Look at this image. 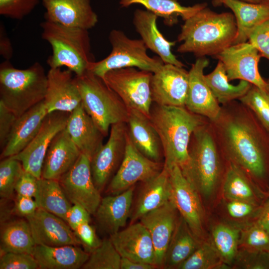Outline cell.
I'll return each mask as SVG.
<instances>
[{"mask_svg":"<svg viewBox=\"0 0 269 269\" xmlns=\"http://www.w3.org/2000/svg\"><path fill=\"white\" fill-rule=\"evenodd\" d=\"M238 109L222 108L211 122L219 147L229 162L246 171L263 190L269 189V132L249 108Z\"/></svg>","mask_w":269,"mask_h":269,"instance_id":"obj_1","label":"cell"},{"mask_svg":"<svg viewBox=\"0 0 269 269\" xmlns=\"http://www.w3.org/2000/svg\"><path fill=\"white\" fill-rule=\"evenodd\" d=\"M237 27L233 13L215 12L207 6L184 21L177 41V51L199 57L216 56L233 44Z\"/></svg>","mask_w":269,"mask_h":269,"instance_id":"obj_2","label":"cell"},{"mask_svg":"<svg viewBox=\"0 0 269 269\" xmlns=\"http://www.w3.org/2000/svg\"><path fill=\"white\" fill-rule=\"evenodd\" d=\"M149 120L161 141L164 166H183L188 159V147L196 129L206 122L205 118L185 107L162 106L152 103Z\"/></svg>","mask_w":269,"mask_h":269,"instance_id":"obj_3","label":"cell"},{"mask_svg":"<svg viewBox=\"0 0 269 269\" xmlns=\"http://www.w3.org/2000/svg\"><path fill=\"white\" fill-rule=\"evenodd\" d=\"M220 150L211 124L205 122L193 133L188 159L180 167L184 177L205 198L214 193L221 177Z\"/></svg>","mask_w":269,"mask_h":269,"instance_id":"obj_4","label":"cell"},{"mask_svg":"<svg viewBox=\"0 0 269 269\" xmlns=\"http://www.w3.org/2000/svg\"><path fill=\"white\" fill-rule=\"evenodd\" d=\"M47 85V75L38 62L24 69L9 60L0 65V102L17 118L44 100Z\"/></svg>","mask_w":269,"mask_h":269,"instance_id":"obj_5","label":"cell"},{"mask_svg":"<svg viewBox=\"0 0 269 269\" xmlns=\"http://www.w3.org/2000/svg\"><path fill=\"white\" fill-rule=\"evenodd\" d=\"M40 26L42 38L52 48V54L47 60L50 68L66 67L76 76H80L95 61L91 52L88 30L47 20L42 22Z\"/></svg>","mask_w":269,"mask_h":269,"instance_id":"obj_6","label":"cell"},{"mask_svg":"<svg viewBox=\"0 0 269 269\" xmlns=\"http://www.w3.org/2000/svg\"><path fill=\"white\" fill-rule=\"evenodd\" d=\"M75 77L81 104L104 136L112 125L128 122L129 109L102 78L88 70Z\"/></svg>","mask_w":269,"mask_h":269,"instance_id":"obj_7","label":"cell"},{"mask_svg":"<svg viewBox=\"0 0 269 269\" xmlns=\"http://www.w3.org/2000/svg\"><path fill=\"white\" fill-rule=\"evenodd\" d=\"M109 40L112 46L110 53L101 60L92 62L88 69L102 79L110 70L128 67L153 73L164 64L159 57H151L147 54L148 49L141 39H131L121 30H112Z\"/></svg>","mask_w":269,"mask_h":269,"instance_id":"obj_8","label":"cell"},{"mask_svg":"<svg viewBox=\"0 0 269 269\" xmlns=\"http://www.w3.org/2000/svg\"><path fill=\"white\" fill-rule=\"evenodd\" d=\"M153 73L135 67L109 71L103 79L129 110H135L149 118L152 104L151 79Z\"/></svg>","mask_w":269,"mask_h":269,"instance_id":"obj_9","label":"cell"},{"mask_svg":"<svg viewBox=\"0 0 269 269\" xmlns=\"http://www.w3.org/2000/svg\"><path fill=\"white\" fill-rule=\"evenodd\" d=\"M128 136L126 123L112 125L107 141L97 150L90 160L94 183L100 192L105 188L122 162Z\"/></svg>","mask_w":269,"mask_h":269,"instance_id":"obj_10","label":"cell"},{"mask_svg":"<svg viewBox=\"0 0 269 269\" xmlns=\"http://www.w3.org/2000/svg\"><path fill=\"white\" fill-rule=\"evenodd\" d=\"M70 114L61 111L47 114L29 144L20 152L10 157L20 161L25 171L41 178L47 151L54 137L66 128Z\"/></svg>","mask_w":269,"mask_h":269,"instance_id":"obj_11","label":"cell"},{"mask_svg":"<svg viewBox=\"0 0 269 269\" xmlns=\"http://www.w3.org/2000/svg\"><path fill=\"white\" fill-rule=\"evenodd\" d=\"M163 166L164 162L151 160L139 151L128 134L124 158L111 180L108 192L118 194L137 182L147 181L160 173Z\"/></svg>","mask_w":269,"mask_h":269,"instance_id":"obj_12","label":"cell"},{"mask_svg":"<svg viewBox=\"0 0 269 269\" xmlns=\"http://www.w3.org/2000/svg\"><path fill=\"white\" fill-rule=\"evenodd\" d=\"M261 57L258 50L247 42L233 44L215 56L223 63L229 81H248L269 95V84L258 69Z\"/></svg>","mask_w":269,"mask_h":269,"instance_id":"obj_13","label":"cell"},{"mask_svg":"<svg viewBox=\"0 0 269 269\" xmlns=\"http://www.w3.org/2000/svg\"><path fill=\"white\" fill-rule=\"evenodd\" d=\"M166 168L171 185V200L194 235L200 241L204 237L203 210L200 195L184 177L179 165L174 164Z\"/></svg>","mask_w":269,"mask_h":269,"instance_id":"obj_14","label":"cell"},{"mask_svg":"<svg viewBox=\"0 0 269 269\" xmlns=\"http://www.w3.org/2000/svg\"><path fill=\"white\" fill-rule=\"evenodd\" d=\"M59 181L71 203L78 204L94 215L101 200L93 179L90 159L81 154L73 166Z\"/></svg>","mask_w":269,"mask_h":269,"instance_id":"obj_15","label":"cell"},{"mask_svg":"<svg viewBox=\"0 0 269 269\" xmlns=\"http://www.w3.org/2000/svg\"><path fill=\"white\" fill-rule=\"evenodd\" d=\"M189 86V72L183 67L164 64L152 74V102L162 106L185 107Z\"/></svg>","mask_w":269,"mask_h":269,"instance_id":"obj_16","label":"cell"},{"mask_svg":"<svg viewBox=\"0 0 269 269\" xmlns=\"http://www.w3.org/2000/svg\"><path fill=\"white\" fill-rule=\"evenodd\" d=\"M208 64V60L202 57L192 65L188 71L189 86L185 107L212 122L219 116L222 107L205 80L204 70Z\"/></svg>","mask_w":269,"mask_h":269,"instance_id":"obj_17","label":"cell"},{"mask_svg":"<svg viewBox=\"0 0 269 269\" xmlns=\"http://www.w3.org/2000/svg\"><path fill=\"white\" fill-rule=\"evenodd\" d=\"M72 72L50 68L44 104L48 114L55 111L71 113L81 103V98Z\"/></svg>","mask_w":269,"mask_h":269,"instance_id":"obj_18","label":"cell"},{"mask_svg":"<svg viewBox=\"0 0 269 269\" xmlns=\"http://www.w3.org/2000/svg\"><path fill=\"white\" fill-rule=\"evenodd\" d=\"M45 20L89 30L98 22L91 0H41Z\"/></svg>","mask_w":269,"mask_h":269,"instance_id":"obj_19","label":"cell"},{"mask_svg":"<svg viewBox=\"0 0 269 269\" xmlns=\"http://www.w3.org/2000/svg\"><path fill=\"white\" fill-rule=\"evenodd\" d=\"M26 219L36 245L53 247L81 245L74 231L56 215L38 208Z\"/></svg>","mask_w":269,"mask_h":269,"instance_id":"obj_20","label":"cell"},{"mask_svg":"<svg viewBox=\"0 0 269 269\" xmlns=\"http://www.w3.org/2000/svg\"><path fill=\"white\" fill-rule=\"evenodd\" d=\"M178 211L170 200L142 216L141 223L148 230L155 253V265L162 268L164 256L178 220Z\"/></svg>","mask_w":269,"mask_h":269,"instance_id":"obj_21","label":"cell"},{"mask_svg":"<svg viewBox=\"0 0 269 269\" xmlns=\"http://www.w3.org/2000/svg\"><path fill=\"white\" fill-rule=\"evenodd\" d=\"M110 239L122 257L155 265V253L150 235L140 222L132 223L110 236Z\"/></svg>","mask_w":269,"mask_h":269,"instance_id":"obj_22","label":"cell"},{"mask_svg":"<svg viewBox=\"0 0 269 269\" xmlns=\"http://www.w3.org/2000/svg\"><path fill=\"white\" fill-rule=\"evenodd\" d=\"M158 16L145 9H136L134 12L133 23L147 49L156 53L164 64L183 67L184 65L171 51L176 41L167 40L157 26Z\"/></svg>","mask_w":269,"mask_h":269,"instance_id":"obj_23","label":"cell"},{"mask_svg":"<svg viewBox=\"0 0 269 269\" xmlns=\"http://www.w3.org/2000/svg\"><path fill=\"white\" fill-rule=\"evenodd\" d=\"M134 186L118 194L101 199L95 213L99 229L111 236L126 226L131 215Z\"/></svg>","mask_w":269,"mask_h":269,"instance_id":"obj_24","label":"cell"},{"mask_svg":"<svg viewBox=\"0 0 269 269\" xmlns=\"http://www.w3.org/2000/svg\"><path fill=\"white\" fill-rule=\"evenodd\" d=\"M81 154L65 128L54 137L47 151L41 178L59 180L73 166Z\"/></svg>","mask_w":269,"mask_h":269,"instance_id":"obj_25","label":"cell"},{"mask_svg":"<svg viewBox=\"0 0 269 269\" xmlns=\"http://www.w3.org/2000/svg\"><path fill=\"white\" fill-rule=\"evenodd\" d=\"M65 129L80 152L90 160L103 144L104 135L81 103L70 113Z\"/></svg>","mask_w":269,"mask_h":269,"instance_id":"obj_26","label":"cell"},{"mask_svg":"<svg viewBox=\"0 0 269 269\" xmlns=\"http://www.w3.org/2000/svg\"><path fill=\"white\" fill-rule=\"evenodd\" d=\"M47 114L43 100L18 117L0 157H10L23 150L38 132Z\"/></svg>","mask_w":269,"mask_h":269,"instance_id":"obj_27","label":"cell"},{"mask_svg":"<svg viewBox=\"0 0 269 269\" xmlns=\"http://www.w3.org/2000/svg\"><path fill=\"white\" fill-rule=\"evenodd\" d=\"M127 123L129 136L143 155L156 162H162L163 152L159 136L149 118L135 110H129Z\"/></svg>","mask_w":269,"mask_h":269,"instance_id":"obj_28","label":"cell"},{"mask_svg":"<svg viewBox=\"0 0 269 269\" xmlns=\"http://www.w3.org/2000/svg\"><path fill=\"white\" fill-rule=\"evenodd\" d=\"M222 192L227 200H242L258 205H261L268 197L246 171L231 162L224 175Z\"/></svg>","mask_w":269,"mask_h":269,"instance_id":"obj_29","label":"cell"},{"mask_svg":"<svg viewBox=\"0 0 269 269\" xmlns=\"http://www.w3.org/2000/svg\"><path fill=\"white\" fill-rule=\"evenodd\" d=\"M89 255L78 246L70 245H36L32 253L40 269H78L82 268Z\"/></svg>","mask_w":269,"mask_h":269,"instance_id":"obj_30","label":"cell"},{"mask_svg":"<svg viewBox=\"0 0 269 269\" xmlns=\"http://www.w3.org/2000/svg\"><path fill=\"white\" fill-rule=\"evenodd\" d=\"M134 208L131 212V223L158 208L171 200V189L168 169L164 166L160 173L143 182Z\"/></svg>","mask_w":269,"mask_h":269,"instance_id":"obj_31","label":"cell"},{"mask_svg":"<svg viewBox=\"0 0 269 269\" xmlns=\"http://www.w3.org/2000/svg\"><path fill=\"white\" fill-rule=\"evenodd\" d=\"M235 17L237 33L233 44L247 42L252 30L269 18V2L253 3L237 0H220Z\"/></svg>","mask_w":269,"mask_h":269,"instance_id":"obj_32","label":"cell"},{"mask_svg":"<svg viewBox=\"0 0 269 269\" xmlns=\"http://www.w3.org/2000/svg\"><path fill=\"white\" fill-rule=\"evenodd\" d=\"M119 4L122 7L141 4L146 10L162 17L164 24L168 26L176 24L179 17L185 21L207 5L204 2L186 6L177 0H120Z\"/></svg>","mask_w":269,"mask_h":269,"instance_id":"obj_33","label":"cell"},{"mask_svg":"<svg viewBox=\"0 0 269 269\" xmlns=\"http://www.w3.org/2000/svg\"><path fill=\"white\" fill-rule=\"evenodd\" d=\"M200 241L180 216L166 251L162 268L177 269L196 249Z\"/></svg>","mask_w":269,"mask_h":269,"instance_id":"obj_34","label":"cell"},{"mask_svg":"<svg viewBox=\"0 0 269 269\" xmlns=\"http://www.w3.org/2000/svg\"><path fill=\"white\" fill-rule=\"evenodd\" d=\"M38 208L58 216L65 221L72 206L59 180L41 178L34 198Z\"/></svg>","mask_w":269,"mask_h":269,"instance_id":"obj_35","label":"cell"},{"mask_svg":"<svg viewBox=\"0 0 269 269\" xmlns=\"http://www.w3.org/2000/svg\"><path fill=\"white\" fill-rule=\"evenodd\" d=\"M36 244L28 222L18 220L6 224L0 233V252L32 255Z\"/></svg>","mask_w":269,"mask_h":269,"instance_id":"obj_36","label":"cell"},{"mask_svg":"<svg viewBox=\"0 0 269 269\" xmlns=\"http://www.w3.org/2000/svg\"><path fill=\"white\" fill-rule=\"evenodd\" d=\"M207 83L219 104L226 105L239 99L248 91L252 84L240 80L236 85L229 83L223 63L218 61L213 71L205 75Z\"/></svg>","mask_w":269,"mask_h":269,"instance_id":"obj_37","label":"cell"},{"mask_svg":"<svg viewBox=\"0 0 269 269\" xmlns=\"http://www.w3.org/2000/svg\"><path fill=\"white\" fill-rule=\"evenodd\" d=\"M241 230L224 223L216 224L212 230V244L222 262L230 266L238 252Z\"/></svg>","mask_w":269,"mask_h":269,"instance_id":"obj_38","label":"cell"},{"mask_svg":"<svg viewBox=\"0 0 269 269\" xmlns=\"http://www.w3.org/2000/svg\"><path fill=\"white\" fill-rule=\"evenodd\" d=\"M231 266L220 259L212 244L202 242L178 269H228Z\"/></svg>","mask_w":269,"mask_h":269,"instance_id":"obj_39","label":"cell"},{"mask_svg":"<svg viewBox=\"0 0 269 269\" xmlns=\"http://www.w3.org/2000/svg\"><path fill=\"white\" fill-rule=\"evenodd\" d=\"M122 257L110 239H105L90 253L83 269H121Z\"/></svg>","mask_w":269,"mask_h":269,"instance_id":"obj_40","label":"cell"},{"mask_svg":"<svg viewBox=\"0 0 269 269\" xmlns=\"http://www.w3.org/2000/svg\"><path fill=\"white\" fill-rule=\"evenodd\" d=\"M239 100L254 114L269 132V95L252 85L246 94Z\"/></svg>","mask_w":269,"mask_h":269,"instance_id":"obj_41","label":"cell"},{"mask_svg":"<svg viewBox=\"0 0 269 269\" xmlns=\"http://www.w3.org/2000/svg\"><path fill=\"white\" fill-rule=\"evenodd\" d=\"M24 171L22 163L11 157L3 158L0 163V196L9 198Z\"/></svg>","mask_w":269,"mask_h":269,"instance_id":"obj_42","label":"cell"},{"mask_svg":"<svg viewBox=\"0 0 269 269\" xmlns=\"http://www.w3.org/2000/svg\"><path fill=\"white\" fill-rule=\"evenodd\" d=\"M239 245L249 250L269 252V232L255 221L241 229Z\"/></svg>","mask_w":269,"mask_h":269,"instance_id":"obj_43","label":"cell"},{"mask_svg":"<svg viewBox=\"0 0 269 269\" xmlns=\"http://www.w3.org/2000/svg\"><path fill=\"white\" fill-rule=\"evenodd\" d=\"M233 265L243 269H269V252L243 248L238 250Z\"/></svg>","mask_w":269,"mask_h":269,"instance_id":"obj_44","label":"cell"},{"mask_svg":"<svg viewBox=\"0 0 269 269\" xmlns=\"http://www.w3.org/2000/svg\"><path fill=\"white\" fill-rule=\"evenodd\" d=\"M41 0H0V14L21 20L28 15Z\"/></svg>","mask_w":269,"mask_h":269,"instance_id":"obj_45","label":"cell"},{"mask_svg":"<svg viewBox=\"0 0 269 269\" xmlns=\"http://www.w3.org/2000/svg\"><path fill=\"white\" fill-rule=\"evenodd\" d=\"M0 269H37L38 265L32 255L8 252L1 254Z\"/></svg>","mask_w":269,"mask_h":269,"instance_id":"obj_46","label":"cell"},{"mask_svg":"<svg viewBox=\"0 0 269 269\" xmlns=\"http://www.w3.org/2000/svg\"><path fill=\"white\" fill-rule=\"evenodd\" d=\"M248 40L262 57L269 60V18L252 30Z\"/></svg>","mask_w":269,"mask_h":269,"instance_id":"obj_47","label":"cell"},{"mask_svg":"<svg viewBox=\"0 0 269 269\" xmlns=\"http://www.w3.org/2000/svg\"><path fill=\"white\" fill-rule=\"evenodd\" d=\"M261 205L242 200H227L226 211L229 215L237 219L254 217L256 219Z\"/></svg>","mask_w":269,"mask_h":269,"instance_id":"obj_48","label":"cell"},{"mask_svg":"<svg viewBox=\"0 0 269 269\" xmlns=\"http://www.w3.org/2000/svg\"><path fill=\"white\" fill-rule=\"evenodd\" d=\"M74 232L81 245L89 253L97 248L101 244L102 240L98 237L94 228L90 225V222L80 225Z\"/></svg>","mask_w":269,"mask_h":269,"instance_id":"obj_49","label":"cell"},{"mask_svg":"<svg viewBox=\"0 0 269 269\" xmlns=\"http://www.w3.org/2000/svg\"><path fill=\"white\" fill-rule=\"evenodd\" d=\"M17 116L0 102V147L4 148L9 139Z\"/></svg>","mask_w":269,"mask_h":269,"instance_id":"obj_50","label":"cell"},{"mask_svg":"<svg viewBox=\"0 0 269 269\" xmlns=\"http://www.w3.org/2000/svg\"><path fill=\"white\" fill-rule=\"evenodd\" d=\"M38 179L32 174L24 171L15 188L17 195L34 198L38 190Z\"/></svg>","mask_w":269,"mask_h":269,"instance_id":"obj_51","label":"cell"},{"mask_svg":"<svg viewBox=\"0 0 269 269\" xmlns=\"http://www.w3.org/2000/svg\"><path fill=\"white\" fill-rule=\"evenodd\" d=\"M91 214L83 206L74 204L68 211L65 221L74 231L80 225L90 222Z\"/></svg>","mask_w":269,"mask_h":269,"instance_id":"obj_52","label":"cell"},{"mask_svg":"<svg viewBox=\"0 0 269 269\" xmlns=\"http://www.w3.org/2000/svg\"><path fill=\"white\" fill-rule=\"evenodd\" d=\"M38 208V204L34 198L17 196L14 209L18 215L26 218L33 214Z\"/></svg>","mask_w":269,"mask_h":269,"instance_id":"obj_53","label":"cell"},{"mask_svg":"<svg viewBox=\"0 0 269 269\" xmlns=\"http://www.w3.org/2000/svg\"><path fill=\"white\" fill-rule=\"evenodd\" d=\"M13 53L12 45L8 36L4 25L0 24V55L5 60H9Z\"/></svg>","mask_w":269,"mask_h":269,"instance_id":"obj_54","label":"cell"},{"mask_svg":"<svg viewBox=\"0 0 269 269\" xmlns=\"http://www.w3.org/2000/svg\"><path fill=\"white\" fill-rule=\"evenodd\" d=\"M255 221L269 232V196L261 205Z\"/></svg>","mask_w":269,"mask_h":269,"instance_id":"obj_55","label":"cell"},{"mask_svg":"<svg viewBox=\"0 0 269 269\" xmlns=\"http://www.w3.org/2000/svg\"><path fill=\"white\" fill-rule=\"evenodd\" d=\"M157 267L148 263L135 262L122 257L121 269H154Z\"/></svg>","mask_w":269,"mask_h":269,"instance_id":"obj_56","label":"cell"},{"mask_svg":"<svg viewBox=\"0 0 269 269\" xmlns=\"http://www.w3.org/2000/svg\"><path fill=\"white\" fill-rule=\"evenodd\" d=\"M253 3H262L269 2V0H237ZM220 0H212V4L214 6H219Z\"/></svg>","mask_w":269,"mask_h":269,"instance_id":"obj_57","label":"cell"},{"mask_svg":"<svg viewBox=\"0 0 269 269\" xmlns=\"http://www.w3.org/2000/svg\"><path fill=\"white\" fill-rule=\"evenodd\" d=\"M267 82H268V84H269V79L268 80Z\"/></svg>","mask_w":269,"mask_h":269,"instance_id":"obj_58","label":"cell"},{"mask_svg":"<svg viewBox=\"0 0 269 269\" xmlns=\"http://www.w3.org/2000/svg\"><path fill=\"white\" fill-rule=\"evenodd\" d=\"M268 196H269V192L268 193Z\"/></svg>","mask_w":269,"mask_h":269,"instance_id":"obj_59","label":"cell"}]
</instances>
